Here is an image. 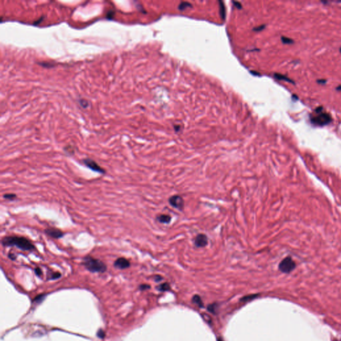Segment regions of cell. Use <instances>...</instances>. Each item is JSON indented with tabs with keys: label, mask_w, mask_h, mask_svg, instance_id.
<instances>
[{
	"label": "cell",
	"mask_w": 341,
	"mask_h": 341,
	"mask_svg": "<svg viewBox=\"0 0 341 341\" xmlns=\"http://www.w3.org/2000/svg\"><path fill=\"white\" fill-rule=\"evenodd\" d=\"M1 244L4 247H16L24 251H33L36 247L27 238L20 236H5L2 238Z\"/></svg>",
	"instance_id": "cell-1"
},
{
	"label": "cell",
	"mask_w": 341,
	"mask_h": 341,
	"mask_svg": "<svg viewBox=\"0 0 341 341\" xmlns=\"http://www.w3.org/2000/svg\"><path fill=\"white\" fill-rule=\"evenodd\" d=\"M82 265L85 268L91 272H105L107 271V265L102 260L90 255L85 256L82 260Z\"/></svg>",
	"instance_id": "cell-2"
},
{
	"label": "cell",
	"mask_w": 341,
	"mask_h": 341,
	"mask_svg": "<svg viewBox=\"0 0 341 341\" xmlns=\"http://www.w3.org/2000/svg\"><path fill=\"white\" fill-rule=\"evenodd\" d=\"M332 121V117L328 113L322 112L318 114L317 116H313L311 117V122L314 125H319V126H324L329 124Z\"/></svg>",
	"instance_id": "cell-3"
},
{
	"label": "cell",
	"mask_w": 341,
	"mask_h": 341,
	"mask_svg": "<svg viewBox=\"0 0 341 341\" xmlns=\"http://www.w3.org/2000/svg\"><path fill=\"white\" fill-rule=\"evenodd\" d=\"M296 267V264L291 257H285L279 263V269L280 271L284 273H289L293 271Z\"/></svg>",
	"instance_id": "cell-4"
},
{
	"label": "cell",
	"mask_w": 341,
	"mask_h": 341,
	"mask_svg": "<svg viewBox=\"0 0 341 341\" xmlns=\"http://www.w3.org/2000/svg\"><path fill=\"white\" fill-rule=\"evenodd\" d=\"M83 163L84 165L88 167L89 169H91L93 171L97 172L100 173V174L104 175L106 173V170L101 167L99 164L92 159L90 158H85L83 159Z\"/></svg>",
	"instance_id": "cell-5"
},
{
	"label": "cell",
	"mask_w": 341,
	"mask_h": 341,
	"mask_svg": "<svg viewBox=\"0 0 341 341\" xmlns=\"http://www.w3.org/2000/svg\"><path fill=\"white\" fill-rule=\"evenodd\" d=\"M44 233L47 236L56 239H62L65 234L62 230L56 227H47L44 230Z\"/></svg>",
	"instance_id": "cell-6"
},
{
	"label": "cell",
	"mask_w": 341,
	"mask_h": 341,
	"mask_svg": "<svg viewBox=\"0 0 341 341\" xmlns=\"http://www.w3.org/2000/svg\"><path fill=\"white\" fill-rule=\"evenodd\" d=\"M169 202L172 207L180 211H182L184 208V200L179 195H173L170 197L169 199Z\"/></svg>",
	"instance_id": "cell-7"
},
{
	"label": "cell",
	"mask_w": 341,
	"mask_h": 341,
	"mask_svg": "<svg viewBox=\"0 0 341 341\" xmlns=\"http://www.w3.org/2000/svg\"><path fill=\"white\" fill-rule=\"evenodd\" d=\"M113 265L116 269L123 270L130 267L131 263L127 259L122 257H119V258H117L115 260Z\"/></svg>",
	"instance_id": "cell-8"
},
{
	"label": "cell",
	"mask_w": 341,
	"mask_h": 341,
	"mask_svg": "<svg viewBox=\"0 0 341 341\" xmlns=\"http://www.w3.org/2000/svg\"><path fill=\"white\" fill-rule=\"evenodd\" d=\"M194 243L195 246L197 247H200L202 248L207 245L208 244V238L207 236L205 234H199L196 236Z\"/></svg>",
	"instance_id": "cell-9"
},
{
	"label": "cell",
	"mask_w": 341,
	"mask_h": 341,
	"mask_svg": "<svg viewBox=\"0 0 341 341\" xmlns=\"http://www.w3.org/2000/svg\"><path fill=\"white\" fill-rule=\"evenodd\" d=\"M157 220L158 221L159 223L163 224H168L169 223L170 221H171V217L169 215H160L159 216L157 217Z\"/></svg>",
	"instance_id": "cell-10"
},
{
	"label": "cell",
	"mask_w": 341,
	"mask_h": 341,
	"mask_svg": "<svg viewBox=\"0 0 341 341\" xmlns=\"http://www.w3.org/2000/svg\"><path fill=\"white\" fill-rule=\"evenodd\" d=\"M274 77L278 80H282V81H287L291 83H292V84H295V81L291 79L290 78H288V77L285 76L284 75H282V74H279V73H275Z\"/></svg>",
	"instance_id": "cell-11"
},
{
	"label": "cell",
	"mask_w": 341,
	"mask_h": 341,
	"mask_svg": "<svg viewBox=\"0 0 341 341\" xmlns=\"http://www.w3.org/2000/svg\"><path fill=\"white\" fill-rule=\"evenodd\" d=\"M61 276H62V274H61V272H57V271H52L51 272V273L49 274V276H48L47 279L49 280H56V279H59Z\"/></svg>",
	"instance_id": "cell-12"
},
{
	"label": "cell",
	"mask_w": 341,
	"mask_h": 341,
	"mask_svg": "<svg viewBox=\"0 0 341 341\" xmlns=\"http://www.w3.org/2000/svg\"><path fill=\"white\" fill-rule=\"evenodd\" d=\"M17 195L15 193H5L3 195V198L9 201H14L15 199H17Z\"/></svg>",
	"instance_id": "cell-13"
},
{
	"label": "cell",
	"mask_w": 341,
	"mask_h": 341,
	"mask_svg": "<svg viewBox=\"0 0 341 341\" xmlns=\"http://www.w3.org/2000/svg\"><path fill=\"white\" fill-rule=\"evenodd\" d=\"M193 302L195 303L196 304H197L198 306L199 307H202V301L201 299V297H199L198 295H195L193 298Z\"/></svg>",
	"instance_id": "cell-14"
},
{
	"label": "cell",
	"mask_w": 341,
	"mask_h": 341,
	"mask_svg": "<svg viewBox=\"0 0 341 341\" xmlns=\"http://www.w3.org/2000/svg\"><path fill=\"white\" fill-rule=\"evenodd\" d=\"M281 41L284 44H292L294 43V40L291 39L289 37H287L285 36L281 37Z\"/></svg>",
	"instance_id": "cell-15"
},
{
	"label": "cell",
	"mask_w": 341,
	"mask_h": 341,
	"mask_svg": "<svg viewBox=\"0 0 341 341\" xmlns=\"http://www.w3.org/2000/svg\"><path fill=\"white\" fill-rule=\"evenodd\" d=\"M64 151H65V153L68 154L69 155H73L74 152H75V151H74V149H73V147H72L71 145H68V146L65 147V148H64Z\"/></svg>",
	"instance_id": "cell-16"
},
{
	"label": "cell",
	"mask_w": 341,
	"mask_h": 341,
	"mask_svg": "<svg viewBox=\"0 0 341 341\" xmlns=\"http://www.w3.org/2000/svg\"><path fill=\"white\" fill-rule=\"evenodd\" d=\"M169 288H170L169 285L167 284V283H163V284L160 285L158 287V289L161 291H167V290H169Z\"/></svg>",
	"instance_id": "cell-17"
},
{
	"label": "cell",
	"mask_w": 341,
	"mask_h": 341,
	"mask_svg": "<svg viewBox=\"0 0 341 341\" xmlns=\"http://www.w3.org/2000/svg\"><path fill=\"white\" fill-rule=\"evenodd\" d=\"M219 4H220V12H221V16L223 19L224 20L225 18V8L224 6V4L223 2H221L219 1Z\"/></svg>",
	"instance_id": "cell-18"
},
{
	"label": "cell",
	"mask_w": 341,
	"mask_h": 341,
	"mask_svg": "<svg viewBox=\"0 0 341 341\" xmlns=\"http://www.w3.org/2000/svg\"><path fill=\"white\" fill-rule=\"evenodd\" d=\"M189 7H191V4H189L188 2H182L181 3V4L179 5V9L180 10H183V9H185L186 8H189Z\"/></svg>",
	"instance_id": "cell-19"
},
{
	"label": "cell",
	"mask_w": 341,
	"mask_h": 341,
	"mask_svg": "<svg viewBox=\"0 0 341 341\" xmlns=\"http://www.w3.org/2000/svg\"><path fill=\"white\" fill-rule=\"evenodd\" d=\"M35 275H36L37 276H41L42 275V271H41V269L40 267H36L34 270Z\"/></svg>",
	"instance_id": "cell-20"
},
{
	"label": "cell",
	"mask_w": 341,
	"mask_h": 341,
	"mask_svg": "<svg viewBox=\"0 0 341 341\" xmlns=\"http://www.w3.org/2000/svg\"><path fill=\"white\" fill-rule=\"evenodd\" d=\"M105 334L104 333V331L103 330H99L98 332H97V336L99 338H100V339H104L105 337Z\"/></svg>",
	"instance_id": "cell-21"
},
{
	"label": "cell",
	"mask_w": 341,
	"mask_h": 341,
	"mask_svg": "<svg viewBox=\"0 0 341 341\" xmlns=\"http://www.w3.org/2000/svg\"><path fill=\"white\" fill-rule=\"evenodd\" d=\"M8 257V258H9V259H10V260H16V259H17V257H16V255H15V254L12 253H11V252L9 253Z\"/></svg>",
	"instance_id": "cell-22"
},
{
	"label": "cell",
	"mask_w": 341,
	"mask_h": 341,
	"mask_svg": "<svg viewBox=\"0 0 341 341\" xmlns=\"http://www.w3.org/2000/svg\"><path fill=\"white\" fill-rule=\"evenodd\" d=\"M323 107L320 106V107H318L316 109H315V113H317V114H319V113H320L323 112Z\"/></svg>",
	"instance_id": "cell-23"
},
{
	"label": "cell",
	"mask_w": 341,
	"mask_h": 341,
	"mask_svg": "<svg viewBox=\"0 0 341 341\" xmlns=\"http://www.w3.org/2000/svg\"><path fill=\"white\" fill-rule=\"evenodd\" d=\"M327 81L326 79H317V82L318 83H319V84H322V85L325 84V83H327Z\"/></svg>",
	"instance_id": "cell-24"
},
{
	"label": "cell",
	"mask_w": 341,
	"mask_h": 341,
	"mask_svg": "<svg viewBox=\"0 0 341 341\" xmlns=\"http://www.w3.org/2000/svg\"><path fill=\"white\" fill-rule=\"evenodd\" d=\"M139 288H140V289H141V290H145V289L149 288L150 286L147 285H141L139 287Z\"/></svg>",
	"instance_id": "cell-25"
},
{
	"label": "cell",
	"mask_w": 341,
	"mask_h": 341,
	"mask_svg": "<svg viewBox=\"0 0 341 341\" xmlns=\"http://www.w3.org/2000/svg\"><path fill=\"white\" fill-rule=\"evenodd\" d=\"M265 25H261V26H260V27H257V28L255 29V30H256V31H260V30H263V29L265 28Z\"/></svg>",
	"instance_id": "cell-26"
},
{
	"label": "cell",
	"mask_w": 341,
	"mask_h": 341,
	"mask_svg": "<svg viewBox=\"0 0 341 341\" xmlns=\"http://www.w3.org/2000/svg\"><path fill=\"white\" fill-rule=\"evenodd\" d=\"M233 3H234V4H235V6H236V7H237V8H241V4H239V2H234Z\"/></svg>",
	"instance_id": "cell-27"
},
{
	"label": "cell",
	"mask_w": 341,
	"mask_h": 341,
	"mask_svg": "<svg viewBox=\"0 0 341 341\" xmlns=\"http://www.w3.org/2000/svg\"><path fill=\"white\" fill-rule=\"evenodd\" d=\"M155 279V281H161V279H162L161 276H156Z\"/></svg>",
	"instance_id": "cell-28"
},
{
	"label": "cell",
	"mask_w": 341,
	"mask_h": 341,
	"mask_svg": "<svg viewBox=\"0 0 341 341\" xmlns=\"http://www.w3.org/2000/svg\"><path fill=\"white\" fill-rule=\"evenodd\" d=\"M336 89L338 91H341V85H339V86H338L337 88H336Z\"/></svg>",
	"instance_id": "cell-29"
},
{
	"label": "cell",
	"mask_w": 341,
	"mask_h": 341,
	"mask_svg": "<svg viewBox=\"0 0 341 341\" xmlns=\"http://www.w3.org/2000/svg\"><path fill=\"white\" fill-rule=\"evenodd\" d=\"M292 99H295L296 100H297V99H298V97H297V95H292Z\"/></svg>",
	"instance_id": "cell-30"
},
{
	"label": "cell",
	"mask_w": 341,
	"mask_h": 341,
	"mask_svg": "<svg viewBox=\"0 0 341 341\" xmlns=\"http://www.w3.org/2000/svg\"><path fill=\"white\" fill-rule=\"evenodd\" d=\"M218 341H223V339H218Z\"/></svg>",
	"instance_id": "cell-31"
},
{
	"label": "cell",
	"mask_w": 341,
	"mask_h": 341,
	"mask_svg": "<svg viewBox=\"0 0 341 341\" xmlns=\"http://www.w3.org/2000/svg\"><path fill=\"white\" fill-rule=\"evenodd\" d=\"M339 51H340V53H341V47H340V50H339Z\"/></svg>",
	"instance_id": "cell-32"
}]
</instances>
